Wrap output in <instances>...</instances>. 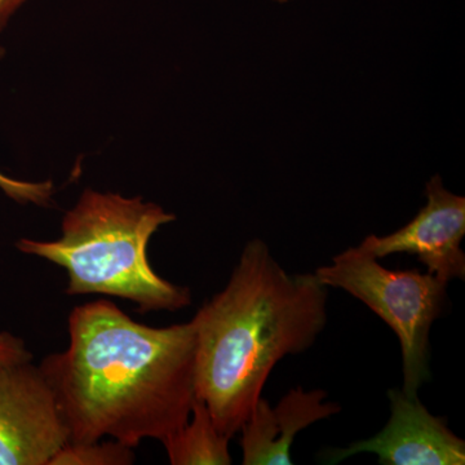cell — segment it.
Returning <instances> with one entry per match:
<instances>
[{
    "label": "cell",
    "instance_id": "cell-10",
    "mask_svg": "<svg viewBox=\"0 0 465 465\" xmlns=\"http://www.w3.org/2000/svg\"><path fill=\"white\" fill-rule=\"evenodd\" d=\"M134 460L133 448L109 439L104 442H67L50 465H131Z\"/></svg>",
    "mask_w": 465,
    "mask_h": 465
},
{
    "label": "cell",
    "instance_id": "cell-7",
    "mask_svg": "<svg viewBox=\"0 0 465 465\" xmlns=\"http://www.w3.org/2000/svg\"><path fill=\"white\" fill-rule=\"evenodd\" d=\"M388 399L391 418L381 432L347 449L332 450L327 463L369 452L378 455L382 465L465 464V442L450 430L445 418L430 414L419 397L410 399L402 390L388 391Z\"/></svg>",
    "mask_w": 465,
    "mask_h": 465
},
{
    "label": "cell",
    "instance_id": "cell-12",
    "mask_svg": "<svg viewBox=\"0 0 465 465\" xmlns=\"http://www.w3.org/2000/svg\"><path fill=\"white\" fill-rule=\"evenodd\" d=\"M33 360L23 339L11 332H0V367L16 365Z\"/></svg>",
    "mask_w": 465,
    "mask_h": 465
},
{
    "label": "cell",
    "instance_id": "cell-1",
    "mask_svg": "<svg viewBox=\"0 0 465 465\" xmlns=\"http://www.w3.org/2000/svg\"><path fill=\"white\" fill-rule=\"evenodd\" d=\"M69 347L43 358L69 442H163L195 401L194 324L152 327L101 299L73 309Z\"/></svg>",
    "mask_w": 465,
    "mask_h": 465
},
{
    "label": "cell",
    "instance_id": "cell-6",
    "mask_svg": "<svg viewBox=\"0 0 465 465\" xmlns=\"http://www.w3.org/2000/svg\"><path fill=\"white\" fill-rule=\"evenodd\" d=\"M425 195L427 204L409 224L385 237L369 235L360 247L378 260L394 253L415 255L440 280H464L465 198L446 191L440 176L428 182Z\"/></svg>",
    "mask_w": 465,
    "mask_h": 465
},
{
    "label": "cell",
    "instance_id": "cell-15",
    "mask_svg": "<svg viewBox=\"0 0 465 465\" xmlns=\"http://www.w3.org/2000/svg\"><path fill=\"white\" fill-rule=\"evenodd\" d=\"M3 56V51H2V48H0V57Z\"/></svg>",
    "mask_w": 465,
    "mask_h": 465
},
{
    "label": "cell",
    "instance_id": "cell-2",
    "mask_svg": "<svg viewBox=\"0 0 465 465\" xmlns=\"http://www.w3.org/2000/svg\"><path fill=\"white\" fill-rule=\"evenodd\" d=\"M327 298L316 274H290L265 242L244 246L224 289L192 320L195 397L220 432L240 433L275 365L316 342L327 324Z\"/></svg>",
    "mask_w": 465,
    "mask_h": 465
},
{
    "label": "cell",
    "instance_id": "cell-9",
    "mask_svg": "<svg viewBox=\"0 0 465 465\" xmlns=\"http://www.w3.org/2000/svg\"><path fill=\"white\" fill-rule=\"evenodd\" d=\"M231 440L217 430L206 403L195 397L189 420L162 443L173 465H229Z\"/></svg>",
    "mask_w": 465,
    "mask_h": 465
},
{
    "label": "cell",
    "instance_id": "cell-14",
    "mask_svg": "<svg viewBox=\"0 0 465 465\" xmlns=\"http://www.w3.org/2000/svg\"><path fill=\"white\" fill-rule=\"evenodd\" d=\"M275 2H278V3H286V2H289V0H275Z\"/></svg>",
    "mask_w": 465,
    "mask_h": 465
},
{
    "label": "cell",
    "instance_id": "cell-4",
    "mask_svg": "<svg viewBox=\"0 0 465 465\" xmlns=\"http://www.w3.org/2000/svg\"><path fill=\"white\" fill-rule=\"evenodd\" d=\"M326 287L344 290L393 330L402 351L403 388L410 399L430 378V329L448 307L449 283L418 271H391L358 247L314 272Z\"/></svg>",
    "mask_w": 465,
    "mask_h": 465
},
{
    "label": "cell",
    "instance_id": "cell-8",
    "mask_svg": "<svg viewBox=\"0 0 465 465\" xmlns=\"http://www.w3.org/2000/svg\"><path fill=\"white\" fill-rule=\"evenodd\" d=\"M322 390L292 388L272 406L260 397L242 425L240 445L243 465H291L295 437L309 425L331 418L341 407L326 400Z\"/></svg>",
    "mask_w": 465,
    "mask_h": 465
},
{
    "label": "cell",
    "instance_id": "cell-13",
    "mask_svg": "<svg viewBox=\"0 0 465 465\" xmlns=\"http://www.w3.org/2000/svg\"><path fill=\"white\" fill-rule=\"evenodd\" d=\"M29 0H0V32L7 26L9 20L16 15L18 9Z\"/></svg>",
    "mask_w": 465,
    "mask_h": 465
},
{
    "label": "cell",
    "instance_id": "cell-5",
    "mask_svg": "<svg viewBox=\"0 0 465 465\" xmlns=\"http://www.w3.org/2000/svg\"><path fill=\"white\" fill-rule=\"evenodd\" d=\"M69 440L41 367L32 361L0 367V465H50Z\"/></svg>",
    "mask_w": 465,
    "mask_h": 465
},
{
    "label": "cell",
    "instance_id": "cell-3",
    "mask_svg": "<svg viewBox=\"0 0 465 465\" xmlns=\"http://www.w3.org/2000/svg\"><path fill=\"white\" fill-rule=\"evenodd\" d=\"M176 216L143 198L85 189L54 241L23 238L17 250L65 269L66 295L130 300L140 312L180 311L192 304L189 287L164 280L152 268L148 247Z\"/></svg>",
    "mask_w": 465,
    "mask_h": 465
},
{
    "label": "cell",
    "instance_id": "cell-11",
    "mask_svg": "<svg viewBox=\"0 0 465 465\" xmlns=\"http://www.w3.org/2000/svg\"><path fill=\"white\" fill-rule=\"evenodd\" d=\"M0 191L18 203H33L45 207L52 203L54 188L51 182H23L0 173Z\"/></svg>",
    "mask_w": 465,
    "mask_h": 465
}]
</instances>
